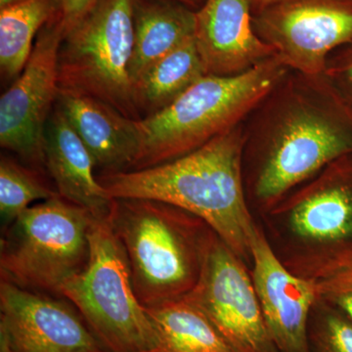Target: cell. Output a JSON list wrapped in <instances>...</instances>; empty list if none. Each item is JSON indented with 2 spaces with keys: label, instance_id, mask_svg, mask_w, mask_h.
<instances>
[{
  "label": "cell",
  "instance_id": "cell-23",
  "mask_svg": "<svg viewBox=\"0 0 352 352\" xmlns=\"http://www.w3.org/2000/svg\"><path fill=\"white\" fill-rule=\"evenodd\" d=\"M309 352H352V322L337 308L318 300L308 326Z\"/></svg>",
  "mask_w": 352,
  "mask_h": 352
},
{
  "label": "cell",
  "instance_id": "cell-24",
  "mask_svg": "<svg viewBox=\"0 0 352 352\" xmlns=\"http://www.w3.org/2000/svg\"><path fill=\"white\" fill-rule=\"evenodd\" d=\"M99 0H63L62 4V21L64 34L82 19Z\"/></svg>",
  "mask_w": 352,
  "mask_h": 352
},
{
  "label": "cell",
  "instance_id": "cell-2",
  "mask_svg": "<svg viewBox=\"0 0 352 352\" xmlns=\"http://www.w3.org/2000/svg\"><path fill=\"white\" fill-rule=\"evenodd\" d=\"M109 221L126 251L132 285L143 307L188 295L214 233L205 221L148 199H113Z\"/></svg>",
  "mask_w": 352,
  "mask_h": 352
},
{
  "label": "cell",
  "instance_id": "cell-1",
  "mask_svg": "<svg viewBox=\"0 0 352 352\" xmlns=\"http://www.w3.org/2000/svg\"><path fill=\"white\" fill-rule=\"evenodd\" d=\"M244 136L231 129L195 151L139 170L100 173L112 199H148L170 204L199 217L240 258H251L256 223L242 177Z\"/></svg>",
  "mask_w": 352,
  "mask_h": 352
},
{
  "label": "cell",
  "instance_id": "cell-17",
  "mask_svg": "<svg viewBox=\"0 0 352 352\" xmlns=\"http://www.w3.org/2000/svg\"><path fill=\"white\" fill-rule=\"evenodd\" d=\"M132 87L162 58L195 36L196 12L173 0H134Z\"/></svg>",
  "mask_w": 352,
  "mask_h": 352
},
{
  "label": "cell",
  "instance_id": "cell-26",
  "mask_svg": "<svg viewBox=\"0 0 352 352\" xmlns=\"http://www.w3.org/2000/svg\"><path fill=\"white\" fill-rule=\"evenodd\" d=\"M251 6L252 15L263 10L266 7L270 6L271 4L275 3L278 0H247Z\"/></svg>",
  "mask_w": 352,
  "mask_h": 352
},
{
  "label": "cell",
  "instance_id": "cell-3",
  "mask_svg": "<svg viewBox=\"0 0 352 352\" xmlns=\"http://www.w3.org/2000/svg\"><path fill=\"white\" fill-rule=\"evenodd\" d=\"M287 69L274 56L240 75L205 76L168 107L135 120L139 152L131 170L168 163L239 126Z\"/></svg>",
  "mask_w": 352,
  "mask_h": 352
},
{
  "label": "cell",
  "instance_id": "cell-18",
  "mask_svg": "<svg viewBox=\"0 0 352 352\" xmlns=\"http://www.w3.org/2000/svg\"><path fill=\"white\" fill-rule=\"evenodd\" d=\"M146 311L157 333L153 352H243L185 298L146 308Z\"/></svg>",
  "mask_w": 352,
  "mask_h": 352
},
{
  "label": "cell",
  "instance_id": "cell-27",
  "mask_svg": "<svg viewBox=\"0 0 352 352\" xmlns=\"http://www.w3.org/2000/svg\"><path fill=\"white\" fill-rule=\"evenodd\" d=\"M176 1L180 2V3L188 6L189 8H192V7H201V6H203L204 2H205V0H176Z\"/></svg>",
  "mask_w": 352,
  "mask_h": 352
},
{
  "label": "cell",
  "instance_id": "cell-25",
  "mask_svg": "<svg viewBox=\"0 0 352 352\" xmlns=\"http://www.w3.org/2000/svg\"><path fill=\"white\" fill-rule=\"evenodd\" d=\"M325 75L331 78H342L352 87V60L347 62L346 64L340 65V66H333V65H326Z\"/></svg>",
  "mask_w": 352,
  "mask_h": 352
},
{
  "label": "cell",
  "instance_id": "cell-6",
  "mask_svg": "<svg viewBox=\"0 0 352 352\" xmlns=\"http://www.w3.org/2000/svg\"><path fill=\"white\" fill-rule=\"evenodd\" d=\"M134 0H99L64 34L59 50L61 91L87 95L140 119L129 63L133 51Z\"/></svg>",
  "mask_w": 352,
  "mask_h": 352
},
{
  "label": "cell",
  "instance_id": "cell-22",
  "mask_svg": "<svg viewBox=\"0 0 352 352\" xmlns=\"http://www.w3.org/2000/svg\"><path fill=\"white\" fill-rule=\"evenodd\" d=\"M289 268L311 280L319 300L337 308L352 322V258L303 256Z\"/></svg>",
  "mask_w": 352,
  "mask_h": 352
},
{
  "label": "cell",
  "instance_id": "cell-13",
  "mask_svg": "<svg viewBox=\"0 0 352 352\" xmlns=\"http://www.w3.org/2000/svg\"><path fill=\"white\" fill-rule=\"evenodd\" d=\"M250 254L252 281L278 352H309L308 326L319 300L314 282L287 266L258 226Z\"/></svg>",
  "mask_w": 352,
  "mask_h": 352
},
{
  "label": "cell",
  "instance_id": "cell-8",
  "mask_svg": "<svg viewBox=\"0 0 352 352\" xmlns=\"http://www.w3.org/2000/svg\"><path fill=\"white\" fill-rule=\"evenodd\" d=\"M62 11L39 31L27 64L0 98V145L34 168L45 166V131L59 96Z\"/></svg>",
  "mask_w": 352,
  "mask_h": 352
},
{
  "label": "cell",
  "instance_id": "cell-9",
  "mask_svg": "<svg viewBox=\"0 0 352 352\" xmlns=\"http://www.w3.org/2000/svg\"><path fill=\"white\" fill-rule=\"evenodd\" d=\"M252 25L287 68L320 78L330 53L352 43V0H278Z\"/></svg>",
  "mask_w": 352,
  "mask_h": 352
},
{
  "label": "cell",
  "instance_id": "cell-12",
  "mask_svg": "<svg viewBox=\"0 0 352 352\" xmlns=\"http://www.w3.org/2000/svg\"><path fill=\"white\" fill-rule=\"evenodd\" d=\"M347 157L275 210L296 240L320 251L308 256L352 258V164Z\"/></svg>",
  "mask_w": 352,
  "mask_h": 352
},
{
  "label": "cell",
  "instance_id": "cell-7",
  "mask_svg": "<svg viewBox=\"0 0 352 352\" xmlns=\"http://www.w3.org/2000/svg\"><path fill=\"white\" fill-rule=\"evenodd\" d=\"M267 143L254 184L256 199L273 207L288 192L352 153V138L320 105L296 97Z\"/></svg>",
  "mask_w": 352,
  "mask_h": 352
},
{
  "label": "cell",
  "instance_id": "cell-29",
  "mask_svg": "<svg viewBox=\"0 0 352 352\" xmlns=\"http://www.w3.org/2000/svg\"><path fill=\"white\" fill-rule=\"evenodd\" d=\"M0 352H10L4 340H0Z\"/></svg>",
  "mask_w": 352,
  "mask_h": 352
},
{
  "label": "cell",
  "instance_id": "cell-10",
  "mask_svg": "<svg viewBox=\"0 0 352 352\" xmlns=\"http://www.w3.org/2000/svg\"><path fill=\"white\" fill-rule=\"evenodd\" d=\"M243 352H278L264 320L252 275L243 259L214 232L206 249L198 281L184 296Z\"/></svg>",
  "mask_w": 352,
  "mask_h": 352
},
{
  "label": "cell",
  "instance_id": "cell-16",
  "mask_svg": "<svg viewBox=\"0 0 352 352\" xmlns=\"http://www.w3.org/2000/svg\"><path fill=\"white\" fill-rule=\"evenodd\" d=\"M45 166L59 196L96 219H108L113 199L99 183L94 157L57 103L46 126Z\"/></svg>",
  "mask_w": 352,
  "mask_h": 352
},
{
  "label": "cell",
  "instance_id": "cell-19",
  "mask_svg": "<svg viewBox=\"0 0 352 352\" xmlns=\"http://www.w3.org/2000/svg\"><path fill=\"white\" fill-rule=\"evenodd\" d=\"M205 76L194 36L162 58L136 83L134 101L139 116L143 112L148 117L168 107Z\"/></svg>",
  "mask_w": 352,
  "mask_h": 352
},
{
  "label": "cell",
  "instance_id": "cell-21",
  "mask_svg": "<svg viewBox=\"0 0 352 352\" xmlns=\"http://www.w3.org/2000/svg\"><path fill=\"white\" fill-rule=\"evenodd\" d=\"M36 168L10 157L0 160V217L2 230L12 224L34 201L58 196Z\"/></svg>",
  "mask_w": 352,
  "mask_h": 352
},
{
  "label": "cell",
  "instance_id": "cell-11",
  "mask_svg": "<svg viewBox=\"0 0 352 352\" xmlns=\"http://www.w3.org/2000/svg\"><path fill=\"white\" fill-rule=\"evenodd\" d=\"M61 296L0 283V340L10 352H108Z\"/></svg>",
  "mask_w": 352,
  "mask_h": 352
},
{
  "label": "cell",
  "instance_id": "cell-5",
  "mask_svg": "<svg viewBox=\"0 0 352 352\" xmlns=\"http://www.w3.org/2000/svg\"><path fill=\"white\" fill-rule=\"evenodd\" d=\"M85 270L61 289L108 352H153L154 324L139 302L126 251L108 219H95Z\"/></svg>",
  "mask_w": 352,
  "mask_h": 352
},
{
  "label": "cell",
  "instance_id": "cell-4",
  "mask_svg": "<svg viewBox=\"0 0 352 352\" xmlns=\"http://www.w3.org/2000/svg\"><path fill=\"white\" fill-rule=\"evenodd\" d=\"M94 220L91 212L59 195L34 204L3 229L1 281L61 296L64 285L89 261Z\"/></svg>",
  "mask_w": 352,
  "mask_h": 352
},
{
  "label": "cell",
  "instance_id": "cell-14",
  "mask_svg": "<svg viewBox=\"0 0 352 352\" xmlns=\"http://www.w3.org/2000/svg\"><path fill=\"white\" fill-rule=\"evenodd\" d=\"M195 41L206 76L240 75L276 56L254 32L247 0H205L196 11Z\"/></svg>",
  "mask_w": 352,
  "mask_h": 352
},
{
  "label": "cell",
  "instance_id": "cell-15",
  "mask_svg": "<svg viewBox=\"0 0 352 352\" xmlns=\"http://www.w3.org/2000/svg\"><path fill=\"white\" fill-rule=\"evenodd\" d=\"M57 105L101 173L131 170L139 152L135 120L94 97L61 90Z\"/></svg>",
  "mask_w": 352,
  "mask_h": 352
},
{
  "label": "cell",
  "instance_id": "cell-28",
  "mask_svg": "<svg viewBox=\"0 0 352 352\" xmlns=\"http://www.w3.org/2000/svg\"><path fill=\"white\" fill-rule=\"evenodd\" d=\"M21 1H24V0H0V9L13 6V4L18 3V2Z\"/></svg>",
  "mask_w": 352,
  "mask_h": 352
},
{
  "label": "cell",
  "instance_id": "cell-20",
  "mask_svg": "<svg viewBox=\"0 0 352 352\" xmlns=\"http://www.w3.org/2000/svg\"><path fill=\"white\" fill-rule=\"evenodd\" d=\"M63 0H24L0 9V69L6 80H15L34 48V39L56 14Z\"/></svg>",
  "mask_w": 352,
  "mask_h": 352
}]
</instances>
